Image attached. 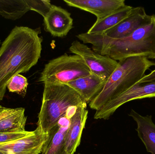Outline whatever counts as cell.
Here are the masks:
<instances>
[{
	"label": "cell",
	"mask_w": 155,
	"mask_h": 154,
	"mask_svg": "<svg viewBox=\"0 0 155 154\" xmlns=\"http://www.w3.org/2000/svg\"><path fill=\"white\" fill-rule=\"evenodd\" d=\"M28 86L27 78L22 75L18 74L11 78L7 84V88L10 92L16 93L24 97Z\"/></svg>",
	"instance_id": "19"
},
{
	"label": "cell",
	"mask_w": 155,
	"mask_h": 154,
	"mask_svg": "<svg viewBox=\"0 0 155 154\" xmlns=\"http://www.w3.org/2000/svg\"><path fill=\"white\" fill-rule=\"evenodd\" d=\"M78 154H80V153H78Z\"/></svg>",
	"instance_id": "25"
},
{
	"label": "cell",
	"mask_w": 155,
	"mask_h": 154,
	"mask_svg": "<svg viewBox=\"0 0 155 154\" xmlns=\"http://www.w3.org/2000/svg\"><path fill=\"white\" fill-rule=\"evenodd\" d=\"M9 154V153H5L3 152H1V151H0V154Z\"/></svg>",
	"instance_id": "23"
},
{
	"label": "cell",
	"mask_w": 155,
	"mask_h": 154,
	"mask_svg": "<svg viewBox=\"0 0 155 154\" xmlns=\"http://www.w3.org/2000/svg\"><path fill=\"white\" fill-rule=\"evenodd\" d=\"M129 116L136 122L137 135L144 144L147 152L155 154V124L152 115L144 116L132 109Z\"/></svg>",
	"instance_id": "16"
},
{
	"label": "cell",
	"mask_w": 155,
	"mask_h": 154,
	"mask_svg": "<svg viewBox=\"0 0 155 154\" xmlns=\"http://www.w3.org/2000/svg\"><path fill=\"white\" fill-rule=\"evenodd\" d=\"M72 7L91 13L99 20L126 5L124 0H64Z\"/></svg>",
	"instance_id": "12"
},
{
	"label": "cell",
	"mask_w": 155,
	"mask_h": 154,
	"mask_svg": "<svg viewBox=\"0 0 155 154\" xmlns=\"http://www.w3.org/2000/svg\"><path fill=\"white\" fill-rule=\"evenodd\" d=\"M29 11L25 0H0V15L5 19L17 20Z\"/></svg>",
	"instance_id": "18"
},
{
	"label": "cell",
	"mask_w": 155,
	"mask_h": 154,
	"mask_svg": "<svg viewBox=\"0 0 155 154\" xmlns=\"http://www.w3.org/2000/svg\"><path fill=\"white\" fill-rule=\"evenodd\" d=\"M40 31L15 26L0 47V101L12 77L29 71L41 58L42 39Z\"/></svg>",
	"instance_id": "1"
},
{
	"label": "cell",
	"mask_w": 155,
	"mask_h": 154,
	"mask_svg": "<svg viewBox=\"0 0 155 154\" xmlns=\"http://www.w3.org/2000/svg\"><path fill=\"white\" fill-rule=\"evenodd\" d=\"M84 43L92 44L93 50L119 61L130 57H143L155 59V15L150 22L126 38L113 39L104 34H78Z\"/></svg>",
	"instance_id": "2"
},
{
	"label": "cell",
	"mask_w": 155,
	"mask_h": 154,
	"mask_svg": "<svg viewBox=\"0 0 155 154\" xmlns=\"http://www.w3.org/2000/svg\"></svg>",
	"instance_id": "26"
},
{
	"label": "cell",
	"mask_w": 155,
	"mask_h": 154,
	"mask_svg": "<svg viewBox=\"0 0 155 154\" xmlns=\"http://www.w3.org/2000/svg\"><path fill=\"white\" fill-rule=\"evenodd\" d=\"M14 154L12 153L9 152V154Z\"/></svg>",
	"instance_id": "24"
},
{
	"label": "cell",
	"mask_w": 155,
	"mask_h": 154,
	"mask_svg": "<svg viewBox=\"0 0 155 154\" xmlns=\"http://www.w3.org/2000/svg\"><path fill=\"white\" fill-rule=\"evenodd\" d=\"M133 8V6L126 5L103 19L96 20L87 33L89 34H103L127 17Z\"/></svg>",
	"instance_id": "17"
},
{
	"label": "cell",
	"mask_w": 155,
	"mask_h": 154,
	"mask_svg": "<svg viewBox=\"0 0 155 154\" xmlns=\"http://www.w3.org/2000/svg\"><path fill=\"white\" fill-rule=\"evenodd\" d=\"M84 105L86 102L67 85L44 84L37 128L48 134L70 108Z\"/></svg>",
	"instance_id": "4"
},
{
	"label": "cell",
	"mask_w": 155,
	"mask_h": 154,
	"mask_svg": "<svg viewBox=\"0 0 155 154\" xmlns=\"http://www.w3.org/2000/svg\"><path fill=\"white\" fill-rule=\"evenodd\" d=\"M25 112L23 108H8L0 105V133L25 131Z\"/></svg>",
	"instance_id": "15"
},
{
	"label": "cell",
	"mask_w": 155,
	"mask_h": 154,
	"mask_svg": "<svg viewBox=\"0 0 155 154\" xmlns=\"http://www.w3.org/2000/svg\"><path fill=\"white\" fill-rule=\"evenodd\" d=\"M48 134L36 128L26 136L15 141L0 144V151L14 154H39L42 152Z\"/></svg>",
	"instance_id": "10"
},
{
	"label": "cell",
	"mask_w": 155,
	"mask_h": 154,
	"mask_svg": "<svg viewBox=\"0 0 155 154\" xmlns=\"http://www.w3.org/2000/svg\"><path fill=\"white\" fill-rule=\"evenodd\" d=\"M70 51L84 60L92 73L106 81L118 65V61L109 56L101 55L78 40L74 41L72 43Z\"/></svg>",
	"instance_id": "7"
},
{
	"label": "cell",
	"mask_w": 155,
	"mask_h": 154,
	"mask_svg": "<svg viewBox=\"0 0 155 154\" xmlns=\"http://www.w3.org/2000/svg\"><path fill=\"white\" fill-rule=\"evenodd\" d=\"M86 108L87 105L78 107L75 114L70 118L65 144L68 154H74L81 143L82 133L88 116Z\"/></svg>",
	"instance_id": "13"
},
{
	"label": "cell",
	"mask_w": 155,
	"mask_h": 154,
	"mask_svg": "<svg viewBox=\"0 0 155 154\" xmlns=\"http://www.w3.org/2000/svg\"><path fill=\"white\" fill-rule=\"evenodd\" d=\"M92 73L84 60L77 55L65 54L53 59L45 66L39 78L44 84L66 85Z\"/></svg>",
	"instance_id": "5"
},
{
	"label": "cell",
	"mask_w": 155,
	"mask_h": 154,
	"mask_svg": "<svg viewBox=\"0 0 155 154\" xmlns=\"http://www.w3.org/2000/svg\"><path fill=\"white\" fill-rule=\"evenodd\" d=\"M155 62L143 57H130L118 61L114 71L98 95L89 103L91 109L97 110L107 102L138 82Z\"/></svg>",
	"instance_id": "3"
},
{
	"label": "cell",
	"mask_w": 155,
	"mask_h": 154,
	"mask_svg": "<svg viewBox=\"0 0 155 154\" xmlns=\"http://www.w3.org/2000/svg\"><path fill=\"white\" fill-rule=\"evenodd\" d=\"M78 107L70 108L65 115L60 119L57 124L50 131L48 139L43 148L42 154H68L65 144L70 118L75 114Z\"/></svg>",
	"instance_id": "8"
},
{
	"label": "cell",
	"mask_w": 155,
	"mask_h": 154,
	"mask_svg": "<svg viewBox=\"0 0 155 154\" xmlns=\"http://www.w3.org/2000/svg\"><path fill=\"white\" fill-rule=\"evenodd\" d=\"M106 81L92 73L66 85L74 90L85 102L89 103L101 91Z\"/></svg>",
	"instance_id": "14"
},
{
	"label": "cell",
	"mask_w": 155,
	"mask_h": 154,
	"mask_svg": "<svg viewBox=\"0 0 155 154\" xmlns=\"http://www.w3.org/2000/svg\"><path fill=\"white\" fill-rule=\"evenodd\" d=\"M31 132L32 131H25L21 132L0 133V144L18 140L30 134Z\"/></svg>",
	"instance_id": "21"
},
{
	"label": "cell",
	"mask_w": 155,
	"mask_h": 154,
	"mask_svg": "<svg viewBox=\"0 0 155 154\" xmlns=\"http://www.w3.org/2000/svg\"><path fill=\"white\" fill-rule=\"evenodd\" d=\"M30 11H34L45 17L53 5L49 0H25Z\"/></svg>",
	"instance_id": "20"
},
{
	"label": "cell",
	"mask_w": 155,
	"mask_h": 154,
	"mask_svg": "<svg viewBox=\"0 0 155 154\" xmlns=\"http://www.w3.org/2000/svg\"><path fill=\"white\" fill-rule=\"evenodd\" d=\"M45 30L54 37H65L73 28L71 14L61 6L52 5L44 18Z\"/></svg>",
	"instance_id": "11"
},
{
	"label": "cell",
	"mask_w": 155,
	"mask_h": 154,
	"mask_svg": "<svg viewBox=\"0 0 155 154\" xmlns=\"http://www.w3.org/2000/svg\"><path fill=\"white\" fill-rule=\"evenodd\" d=\"M151 15L147 14L142 6L133 7L129 15L103 34L110 39H119L128 37L137 29L150 22Z\"/></svg>",
	"instance_id": "9"
},
{
	"label": "cell",
	"mask_w": 155,
	"mask_h": 154,
	"mask_svg": "<svg viewBox=\"0 0 155 154\" xmlns=\"http://www.w3.org/2000/svg\"><path fill=\"white\" fill-rule=\"evenodd\" d=\"M155 97V80H150L142 78L129 89L109 100L96 111V119H108L117 108L132 100Z\"/></svg>",
	"instance_id": "6"
},
{
	"label": "cell",
	"mask_w": 155,
	"mask_h": 154,
	"mask_svg": "<svg viewBox=\"0 0 155 154\" xmlns=\"http://www.w3.org/2000/svg\"><path fill=\"white\" fill-rule=\"evenodd\" d=\"M144 77L150 80H155V69L154 70L152 71L149 74L145 75Z\"/></svg>",
	"instance_id": "22"
}]
</instances>
